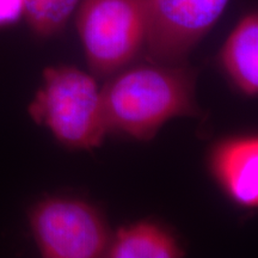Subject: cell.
I'll return each mask as SVG.
<instances>
[{
  "label": "cell",
  "mask_w": 258,
  "mask_h": 258,
  "mask_svg": "<svg viewBox=\"0 0 258 258\" xmlns=\"http://www.w3.org/2000/svg\"><path fill=\"white\" fill-rule=\"evenodd\" d=\"M108 133L148 141L171 118L196 116L195 73L182 64L137 66L115 74L101 90Z\"/></svg>",
  "instance_id": "1"
},
{
  "label": "cell",
  "mask_w": 258,
  "mask_h": 258,
  "mask_svg": "<svg viewBox=\"0 0 258 258\" xmlns=\"http://www.w3.org/2000/svg\"><path fill=\"white\" fill-rule=\"evenodd\" d=\"M42 79L28 108L32 121L71 150L101 147L108 132L95 78L72 66H51Z\"/></svg>",
  "instance_id": "2"
},
{
  "label": "cell",
  "mask_w": 258,
  "mask_h": 258,
  "mask_svg": "<svg viewBox=\"0 0 258 258\" xmlns=\"http://www.w3.org/2000/svg\"><path fill=\"white\" fill-rule=\"evenodd\" d=\"M76 25L90 70L108 77L132 62L145 44L147 0H83Z\"/></svg>",
  "instance_id": "3"
},
{
  "label": "cell",
  "mask_w": 258,
  "mask_h": 258,
  "mask_svg": "<svg viewBox=\"0 0 258 258\" xmlns=\"http://www.w3.org/2000/svg\"><path fill=\"white\" fill-rule=\"evenodd\" d=\"M29 224L46 258L104 257L112 238L101 213L76 199L41 200L29 212Z\"/></svg>",
  "instance_id": "4"
},
{
  "label": "cell",
  "mask_w": 258,
  "mask_h": 258,
  "mask_svg": "<svg viewBox=\"0 0 258 258\" xmlns=\"http://www.w3.org/2000/svg\"><path fill=\"white\" fill-rule=\"evenodd\" d=\"M230 0H147L145 44L151 59L182 64L221 17Z\"/></svg>",
  "instance_id": "5"
},
{
  "label": "cell",
  "mask_w": 258,
  "mask_h": 258,
  "mask_svg": "<svg viewBox=\"0 0 258 258\" xmlns=\"http://www.w3.org/2000/svg\"><path fill=\"white\" fill-rule=\"evenodd\" d=\"M209 169L222 191L243 208L258 206V138H226L212 148Z\"/></svg>",
  "instance_id": "6"
},
{
  "label": "cell",
  "mask_w": 258,
  "mask_h": 258,
  "mask_svg": "<svg viewBox=\"0 0 258 258\" xmlns=\"http://www.w3.org/2000/svg\"><path fill=\"white\" fill-rule=\"evenodd\" d=\"M220 64L244 95L258 93V15L246 14L238 22L220 50Z\"/></svg>",
  "instance_id": "7"
},
{
  "label": "cell",
  "mask_w": 258,
  "mask_h": 258,
  "mask_svg": "<svg viewBox=\"0 0 258 258\" xmlns=\"http://www.w3.org/2000/svg\"><path fill=\"white\" fill-rule=\"evenodd\" d=\"M184 251L161 226L139 221L121 227L112 235L105 256L109 258H179Z\"/></svg>",
  "instance_id": "8"
},
{
  "label": "cell",
  "mask_w": 258,
  "mask_h": 258,
  "mask_svg": "<svg viewBox=\"0 0 258 258\" xmlns=\"http://www.w3.org/2000/svg\"><path fill=\"white\" fill-rule=\"evenodd\" d=\"M80 0H24V16L32 31L40 38L55 36L66 27Z\"/></svg>",
  "instance_id": "9"
},
{
  "label": "cell",
  "mask_w": 258,
  "mask_h": 258,
  "mask_svg": "<svg viewBox=\"0 0 258 258\" xmlns=\"http://www.w3.org/2000/svg\"><path fill=\"white\" fill-rule=\"evenodd\" d=\"M24 16V0H0V29L11 27Z\"/></svg>",
  "instance_id": "10"
}]
</instances>
